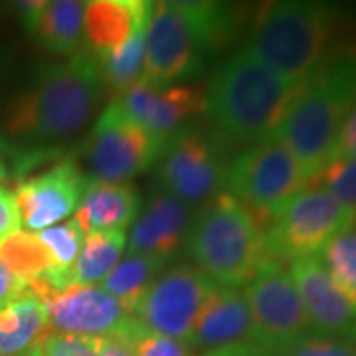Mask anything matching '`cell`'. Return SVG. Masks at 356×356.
I'll list each match as a JSON object with an SVG mask.
<instances>
[{
  "label": "cell",
  "instance_id": "cell-1",
  "mask_svg": "<svg viewBox=\"0 0 356 356\" xmlns=\"http://www.w3.org/2000/svg\"><path fill=\"white\" fill-rule=\"evenodd\" d=\"M243 50L287 81L303 83L356 56V8L323 0H275L248 20Z\"/></svg>",
  "mask_w": 356,
  "mask_h": 356
},
{
  "label": "cell",
  "instance_id": "cell-2",
  "mask_svg": "<svg viewBox=\"0 0 356 356\" xmlns=\"http://www.w3.org/2000/svg\"><path fill=\"white\" fill-rule=\"evenodd\" d=\"M103 95L99 65L88 50L42 65L4 105L2 139L18 151L72 139L97 115Z\"/></svg>",
  "mask_w": 356,
  "mask_h": 356
},
{
  "label": "cell",
  "instance_id": "cell-3",
  "mask_svg": "<svg viewBox=\"0 0 356 356\" xmlns=\"http://www.w3.org/2000/svg\"><path fill=\"white\" fill-rule=\"evenodd\" d=\"M245 22L240 4L206 0L151 2L145 28L143 79L175 86L202 74L208 60L238 38Z\"/></svg>",
  "mask_w": 356,
  "mask_h": 356
},
{
  "label": "cell",
  "instance_id": "cell-4",
  "mask_svg": "<svg viewBox=\"0 0 356 356\" xmlns=\"http://www.w3.org/2000/svg\"><path fill=\"white\" fill-rule=\"evenodd\" d=\"M299 88L240 48L210 77L204 113L220 139L250 147L273 137Z\"/></svg>",
  "mask_w": 356,
  "mask_h": 356
},
{
  "label": "cell",
  "instance_id": "cell-5",
  "mask_svg": "<svg viewBox=\"0 0 356 356\" xmlns=\"http://www.w3.org/2000/svg\"><path fill=\"white\" fill-rule=\"evenodd\" d=\"M356 105V56L327 65L301 83L273 137L281 140L309 182L331 161L344 117Z\"/></svg>",
  "mask_w": 356,
  "mask_h": 356
},
{
  "label": "cell",
  "instance_id": "cell-6",
  "mask_svg": "<svg viewBox=\"0 0 356 356\" xmlns=\"http://www.w3.org/2000/svg\"><path fill=\"white\" fill-rule=\"evenodd\" d=\"M186 254L218 287H245L267 264L264 228L228 192L210 198L191 220Z\"/></svg>",
  "mask_w": 356,
  "mask_h": 356
},
{
  "label": "cell",
  "instance_id": "cell-7",
  "mask_svg": "<svg viewBox=\"0 0 356 356\" xmlns=\"http://www.w3.org/2000/svg\"><path fill=\"white\" fill-rule=\"evenodd\" d=\"M356 224V212L318 184L295 194L264 228L267 261L291 266L297 259L318 257L344 229Z\"/></svg>",
  "mask_w": 356,
  "mask_h": 356
},
{
  "label": "cell",
  "instance_id": "cell-8",
  "mask_svg": "<svg viewBox=\"0 0 356 356\" xmlns=\"http://www.w3.org/2000/svg\"><path fill=\"white\" fill-rule=\"evenodd\" d=\"M311 182L293 153L275 137L250 145L228 163L226 192L266 228Z\"/></svg>",
  "mask_w": 356,
  "mask_h": 356
},
{
  "label": "cell",
  "instance_id": "cell-9",
  "mask_svg": "<svg viewBox=\"0 0 356 356\" xmlns=\"http://www.w3.org/2000/svg\"><path fill=\"white\" fill-rule=\"evenodd\" d=\"M228 143L216 133L182 127L165 140L156 161V177L163 192L186 206L208 202L226 191Z\"/></svg>",
  "mask_w": 356,
  "mask_h": 356
},
{
  "label": "cell",
  "instance_id": "cell-10",
  "mask_svg": "<svg viewBox=\"0 0 356 356\" xmlns=\"http://www.w3.org/2000/svg\"><path fill=\"white\" fill-rule=\"evenodd\" d=\"M163 145L111 102L95 119L86 140L89 180L129 182L156 165Z\"/></svg>",
  "mask_w": 356,
  "mask_h": 356
},
{
  "label": "cell",
  "instance_id": "cell-11",
  "mask_svg": "<svg viewBox=\"0 0 356 356\" xmlns=\"http://www.w3.org/2000/svg\"><path fill=\"white\" fill-rule=\"evenodd\" d=\"M243 295L254 318L255 344L261 350L275 353L313 334L303 299L285 266L267 261Z\"/></svg>",
  "mask_w": 356,
  "mask_h": 356
},
{
  "label": "cell",
  "instance_id": "cell-12",
  "mask_svg": "<svg viewBox=\"0 0 356 356\" xmlns=\"http://www.w3.org/2000/svg\"><path fill=\"white\" fill-rule=\"evenodd\" d=\"M214 287L192 264H172L140 297L133 317L151 331L186 343L194 321Z\"/></svg>",
  "mask_w": 356,
  "mask_h": 356
},
{
  "label": "cell",
  "instance_id": "cell-13",
  "mask_svg": "<svg viewBox=\"0 0 356 356\" xmlns=\"http://www.w3.org/2000/svg\"><path fill=\"white\" fill-rule=\"evenodd\" d=\"M289 275L303 299L313 332L356 346V293L334 280L318 257L293 261Z\"/></svg>",
  "mask_w": 356,
  "mask_h": 356
},
{
  "label": "cell",
  "instance_id": "cell-14",
  "mask_svg": "<svg viewBox=\"0 0 356 356\" xmlns=\"http://www.w3.org/2000/svg\"><path fill=\"white\" fill-rule=\"evenodd\" d=\"M88 182L74 161H60L34 177L18 180L13 194L22 226L36 234L74 214Z\"/></svg>",
  "mask_w": 356,
  "mask_h": 356
},
{
  "label": "cell",
  "instance_id": "cell-15",
  "mask_svg": "<svg viewBox=\"0 0 356 356\" xmlns=\"http://www.w3.org/2000/svg\"><path fill=\"white\" fill-rule=\"evenodd\" d=\"M151 137L165 143L194 115L204 111V89L191 86H154L143 79L111 99Z\"/></svg>",
  "mask_w": 356,
  "mask_h": 356
},
{
  "label": "cell",
  "instance_id": "cell-16",
  "mask_svg": "<svg viewBox=\"0 0 356 356\" xmlns=\"http://www.w3.org/2000/svg\"><path fill=\"white\" fill-rule=\"evenodd\" d=\"M54 332L83 337H119L133 315L115 297L93 285H74L42 301Z\"/></svg>",
  "mask_w": 356,
  "mask_h": 356
},
{
  "label": "cell",
  "instance_id": "cell-17",
  "mask_svg": "<svg viewBox=\"0 0 356 356\" xmlns=\"http://www.w3.org/2000/svg\"><path fill=\"white\" fill-rule=\"evenodd\" d=\"M186 343L192 350L200 353L236 344H255L254 318L243 291L216 285L206 297Z\"/></svg>",
  "mask_w": 356,
  "mask_h": 356
},
{
  "label": "cell",
  "instance_id": "cell-18",
  "mask_svg": "<svg viewBox=\"0 0 356 356\" xmlns=\"http://www.w3.org/2000/svg\"><path fill=\"white\" fill-rule=\"evenodd\" d=\"M191 220V208L186 204L166 192H156L131 228L129 255L172 259L186 242Z\"/></svg>",
  "mask_w": 356,
  "mask_h": 356
},
{
  "label": "cell",
  "instance_id": "cell-19",
  "mask_svg": "<svg viewBox=\"0 0 356 356\" xmlns=\"http://www.w3.org/2000/svg\"><path fill=\"white\" fill-rule=\"evenodd\" d=\"M151 2L145 0H91L83 13V50L95 60L119 50L133 32L147 22Z\"/></svg>",
  "mask_w": 356,
  "mask_h": 356
},
{
  "label": "cell",
  "instance_id": "cell-20",
  "mask_svg": "<svg viewBox=\"0 0 356 356\" xmlns=\"http://www.w3.org/2000/svg\"><path fill=\"white\" fill-rule=\"evenodd\" d=\"M139 214L140 194L133 184L89 180L74 220L83 234L125 232Z\"/></svg>",
  "mask_w": 356,
  "mask_h": 356
},
{
  "label": "cell",
  "instance_id": "cell-21",
  "mask_svg": "<svg viewBox=\"0 0 356 356\" xmlns=\"http://www.w3.org/2000/svg\"><path fill=\"white\" fill-rule=\"evenodd\" d=\"M83 13L81 0H51L44 2L36 22L28 32L50 54L72 58L83 50Z\"/></svg>",
  "mask_w": 356,
  "mask_h": 356
},
{
  "label": "cell",
  "instance_id": "cell-22",
  "mask_svg": "<svg viewBox=\"0 0 356 356\" xmlns=\"http://www.w3.org/2000/svg\"><path fill=\"white\" fill-rule=\"evenodd\" d=\"M46 332V307L30 291L0 309V356L26 355Z\"/></svg>",
  "mask_w": 356,
  "mask_h": 356
},
{
  "label": "cell",
  "instance_id": "cell-23",
  "mask_svg": "<svg viewBox=\"0 0 356 356\" xmlns=\"http://www.w3.org/2000/svg\"><path fill=\"white\" fill-rule=\"evenodd\" d=\"M166 257H156V255H129L121 259L113 271L99 283L103 291L115 297L121 305L127 309L133 315L139 305L140 297L151 287L153 283L166 267H168Z\"/></svg>",
  "mask_w": 356,
  "mask_h": 356
},
{
  "label": "cell",
  "instance_id": "cell-24",
  "mask_svg": "<svg viewBox=\"0 0 356 356\" xmlns=\"http://www.w3.org/2000/svg\"><path fill=\"white\" fill-rule=\"evenodd\" d=\"M125 250V232L88 234L74 264V285L102 283L121 261Z\"/></svg>",
  "mask_w": 356,
  "mask_h": 356
},
{
  "label": "cell",
  "instance_id": "cell-25",
  "mask_svg": "<svg viewBox=\"0 0 356 356\" xmlns=\"http://www.w3.org/2000/svg\"><path fill=\"white\" fill-rule=\"evenodd\" d=\"M145 28L147 22L139 26L125 46L111 51L97 60L105 93L119 97L123 91L135 86L143 77V60H145Z\"/></svg>",
  "mask_w": 356,
  "mask_h": 356
},
{
  "label": "cell",
  "instance_id": "cell-26",
  "mask_svg": "<svg viewBox=\"0 0 356 356\" xmlns=\"http://www.w3.org/2000/svg\"><path fill=\"white\" fill-rule=\"evenodd\" d=\"M0 264L22 281H34L54 267L48 248L38 234L18 229L0 242Z\"/></svg>",
  "mask_w": 356,
  "mask_h": 356
},
{
  "label": "cell",
  "instance_id": "cell-27",
  "mask_svg": "<svg viewBox=\"0 0 356 356\" xmlns=\"http://www.w3.org/2000/svg\"><path fill=\"white\" fill-rule=\"evenodd\" d=\"M117 339L127 344L131 356H196L188 343L151 331L135 317Z\"/></svg>",
  "mask_w": 356,
  "mask_h": 356
},
{
  "label": "cell",
  "instance_id": "cell-28",
  "mask_svg": "<svg viewBox=\"0 0 356 356\" xmlns=\"http://www.w3.org/2000/svg\"><path fill=\"white\" fill-rule=\"evenodd\" d=\"M42 243L48 248L51 255L54 267L58 271H70L74 275V264H76L79 250L83 245V232L72 218L70 222H64L60 226H51L48 229L36 232Z\"/></svg>",
  "mask_w": 356,
  "mask_h": 356
},
{
  "label": "cell",
  "instance_id": "cell-29",
  "mask_svg": "<svg viewBox=\"0 0 356 356\" xmlns=\"http://www.w3.org/2000/svg\"><path fill=\"white\" fill-rule=\"evenodd\" d=\"M318 259L334 280L356 293V224L327 243Z\"/></svg>",
  "mask_w": 356,
  "mask_h": 356
},
{
  "label": "cell",
  "instance_id": "cell-30",
  "mask_svg": "<svg viewBox=\"0 0 356 356\" xmlns=\"http://www.w3.org/2000/svg\"><path fill=\"white\" fill-rule=\"evenodd\" d=\"M315 182L331 192L339 202L356 212V161H331L321 170Z\"/></svg>",
  "mask_w": 356,
  "mask_h": 356
},
{
  "label": "cell",
  "instance_id": "cell-31",
  "mask_svg": "<svg viewBox=\"0 0 356 356\" xmlns=\"http://www.w3.org/2000/svg\"><path fill=\"white\" fill-rule=\"evenodd\" d=\"M102 344L103 339L99 337L48 331L36 346L42 356H99Z\"/></svg>",
  "mask_w": 356,
  "mask_h": 356
},
{
  "label": "cell",
  "instance_id": "cell-32",
  "mask_svg": "<svg viewBox=\"0 0 356 356\" xmlns=\"http://www.w3.org/2000/svg\"><path fill=\"white\" fill-rule=\"evenodd\" d=\"M266 356H356V346L327 337H318L313 332L275 353H266Z\"/></svg>",
  "mask_w": 356,
  "mask_h": 356
},
{
  "label": "cell",
  "instance_id": "cell-33",
  "mask_svg": "<svg viewBox=\"0 0 356 356\" xmlns=\"http://www.w3.org/2000/svg\"><path fill=\"white\" fill-rule=\"evenodd\" d=\"M331 161H356V105L344 117L343 125L339 129Z\"/></svg>",
  "mask_w": 356,
  "mask_h": 356
},
{
  "label": "cell",
  "instance_id": "cell-34",
  "mask_svg": "<svg viewBox=\"0 0 356 356\" xmlns=\"http://www.w3.org/2000/svg\"><path fill=\"white\" fill-rule=\"evenodd\" d=\"M20 226H22V222H20V212H18V206L14 200V194L0 186V242L6 236L18 232Z\"/></svg>",
  "mask_w": 356,
  "mask_h": 356
},
{
  "label": "cell",
  "instance_id": "cell-35",
  "mask_svg": "<svg viewBox=\"0 0 356 356\" xmlns=\"http://www.w3.org/2000/svg\"><path fill=\"white\" fill-rule=\"evenodd\" d=\"M28 293V283L16 277L6 267L0 264V305L4 307L10 301H16Z\"/></svg>",
  "mask_w": 356,
  "mask_h": 356
},
{
  "label": "cell",
  "instance_id": "cell-36",
  "mask_svg": "<svg viewBox=\"0 0 356 356\" xmlns=\"http://www.w3.org/2000/svg\"><path fill=\"white\" fill-rule=\"evenodd\" d=\"M200 356H266V353L257 344H236V346H226V348L202 353Z\"/></svg>",
  "mask_w": 356,
  "mask_h": 356
},
{
  "label": "cell",
  "instance_id": "cell-37",
  "mask_svg": "<svg viewBox=\"0 0 356 356\" xmlns=\"http://www.w3.org/2000/svg\"><path fill=\"white\" fill-rule=\"evenodd\" d=\"M99 356H131L127 344L117 337H105Z\"/></svg>",
  "mask_w": 356,
  "mask_h": 356
},
{
  "label": "cell",
  "instance_id": "cell-38",
  "mask_svg": "<svg viewBox=\"0 0 356 356\" xmlns=\"http://www.w3.org/2000/svg\"><path fill=\"white\" fill-rule=\"evenodd\" d=\"M10 156H13V147L0 137V182H6L8 178L13 177L10 161H8Z\"/></svg>",
  "mask_w": 356,
  "mask_h": 356
},
{
  "label": "cell",
  "instance_id": "cell-39",
  "mask_svg": "<svg viewBox=\"0 0 356 356\" xmlns=\"http://www.w3.org/2000/svg\"><path fill=\"white\" fill-rule=\"evenodd\" d=\"M22 356H42V355H40L38 346L34 344V346H32V348H30V350H28V353H26V355H22Z\"/></svg>",
  "mask_w": 356,
  "mask_h": 356
},
{
  "label": "cell",
  "instance_id": "cell-40",
  "mask_svg": "<svg viewBox=\"0 0 356 356\" xmlns=\"http://www.w3.org/2000/svg\"><path fill=\"white\" fill-rule=\"evenodd\" d=\"M0 309H2V305H0Z\"/></svg>",
  "mask_w": 356,
  "mask_h": 356
}]
</instances>
